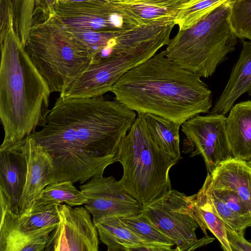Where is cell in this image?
Wrapping results in <instances>:
<instances>
[{"label":"cell","instance_id":"cell-17","mask_svg":"<svg viewBox=\"0 0 251 251\" xmlns=\"http://www.w3.org/2000/svg\"><path fill=\"white\" fill-rule=\"evenodd\" d=\"M242 49L229 77L211 113L226 115L242 95H251V41L242 40Z\"/></svg>","mask_w":251,"mask_h":251},{"label":"cell","instance_id":"cell-1","mask_svg":"<svg viewBox=\"0 0 251 251\" xmlns=\"http://www.w3.org/2000/svg\"><path fill=\"white\" fill-rule=\"evenodd\" d=\"M115 99L137 113L182 125L212 107V92L201 77L168 57L164 50L124 74L112 86Z\"/></svg>","mask_w":251,"mask_h":251},{"label":"cell","instance_id":"cell-13","mask_svg":"<svg viewBox=\"0 0 251 251\" xmlns=\"http://www.w3.org/2000/svg\"><path fill=\"white\" fill-rule=\"evenodd\" d=\"M27 164L25 183L19 206V214L27 210L44 189L50 183L53 171L49 153L28 136L22 141Z\"/></svg>","mask_w":251,"mask_h":251},{"label":"cell","instance_id":"cell-8","mask_svg":"<svg viewBox=\"0 0 251 251\" xmlns=\"http://www.w3.org/2000/svg\"><path fill=\"white\" fill-rule=\"evenodd\" d=\"M226 117L219 113L197 115L183 123V151L190 157L201 155L208 173L233 157L227 138Z\"/></svg>","mask_w":251,"mask_h":251},{"label":"cell","instance_id":"cell-28","mask_svg":"<svg viewBox=\"0 0 251 251\" xmlns=\"http://www.w3.org/2000/svg\"><path fill=\"white\" fill-rule=\"evenodd\" d=\"M233 0H192L179 12L176 21L179 30L188 29L221 5Z\"/></svg>","mask_w":251,"mask_h":251},{"label":"cell","instance_id":"cell-16","mask_svg":"<svg viewBox=\"0 0 251 251\" xmlns=\"http://www.w3.org/2000/svg\"><path fill=\"white\" fill-rule=\"evenodd\" d=\"M211 175L208 173L199 192L188 196L189 211L205 235H207V229L210 230L219 240L224 251H231L226 225L219 215L211 199Z\"/></svg>","mask_w":251,"mask_h":251},{"label":"cell","instance_id":"cell-25","mask_svg":"<svg viewBox=\"0 0 251 251\" xmlns=\"http://www.w3.org/2000/svg\"><path fill=\"white\" fill-rule=\"evenodd\" d=\"M149 130L159 146L173 158L179 161V128L181 125L159 116L145 114Z\"/></svg>","mask_w":251,"mask_h":251},{"label":"cell","instance_id":"cell-19","mask_svg":"<svg viewBox=\"0 0 251 251\" xmlns=\"http://www.w3.org/2000/svg\"><path fill=\"white\" fill-rule=\"evenodd\" d=\"M210 174L213 189L234 192L251 211V165L248 161L231 157Z\"/></svg>","mask_w":251,"mask_h":251},{"label":"cell","instance_id":"cell-32","mask_svg":"<svg viewBox=\"0 0 251 251\" xmlns=\"http://www.w3.org/2000/svg\"><path fill=\"white\" fill-rule=\"evenodd\" d=\"M0 222H1L6 213L9 211H11L10 199L2 188L0 187Z\"/></svg>","mask_w":251,"mask_h":251},{"label":"cell","instance_id":"cell-29","mask_svg":"<svg viewBox=\"0 0 251 251\" xmlns=\"http://www.w3.org/2000/svg\"><path fill=\"white\" fill-rule=\"evenodd\" d=\"M229 22L237 38L251 41V0H236L232 2Z\"/></svg>","mask_w":251,"mask_h":251},{"label":"cell","instance_id":"cell-15","mask_svg":"<svg viewBox=\"0 0 251 251\" xmlns=\"http://www.w3.org/2000/svg\"><path fill=\"white\" fill-rule=\"evenodd\" d=\"M27 164L22 141L0 150V187L9 196L11 211L19 214V206L25 183Z\"/></svg>","mask_w":251,"mask_h":251},{"label":"cell","instance_id":"cell-5","mask_svg":"<svg viewBox=\"0 0 251 251\" xmlns=\"http://www.w3.org/2000/svg\"><path fill=\"white\" fill-rule=\"evenodd\" d=\"M23 46L51 93L64 92L92 62L87 48L56 13L32 25Z\"/></svg>","mask_w":251,"mask_h":251},{"label":"cell","instance_id":"cell-11","mask_svg":"<svg viewBox=\"0 0 251 251\" xmlns=\"http://www.w3.org/2000/svg\"><path fill=\"white\" fill-rule=\"evenodd\" d=\"M151 57L142 55L109 59L91 64L60 96L65 98H90L110 91L117 81L130 69Z\"/></svg>","mask_w":251,"mask_h":251},{"label":"cell","instance_id":"cell-7","mask_svg":"<svg viewBox=\"0 0 251 251\" xmlns=\"http://www.w3.org/2000/svg\"><path fill=\"white\" fill-rule=\"evenodd\" d=\"M143 211L175 242V251H193L214 240L207 235L197 238L196 230L199 226L190 213L188 196L183 193L171 189L161 197L144 205Z\"/></svg>","mask_w":251,"mask_h":251},{"label":"cell","instance_id":"cell-9","mask_svg":"<svg viewBox=\"0 0 251 251\" xmlns=\"http://www.w3.org/2000/svg\"><path fill=\"white\" fill-rule=\"evenodd\" d=\"M59 221L49 237L45 251H98V232L83 207L57 205Z\"/></svg>","mask_w":251,"mask_h":251},{"label":"cell","instance_id":"cell-18","mask_svg":"<svg viewBox=\"0 0 251 251\" xmlns=\"http://www.w3.org/2000/svg\"><path fill=\"white\" fill-rule=\"evenodd\" d=\"M0 224V251H45L50 235L57 225L26 231L18 227L15 213L10 210Z\"/></svg>","mask_w":251,"mask_h":251},{"label":"cell","instance_id":"cell-12","mask_svg":"<svg viewBox=\"0 0 251 251\" xmlns=\"http://www.w3.org/2000/svg\"><path fill=\"white\" fill-rule=\"evenodd\" d=\"M56 14L68 27L100 31H118L129 26L111 2H65L58 1Z\"/></svg>","mask_w":251,"mask_h":251},{"label":"cell","instance_id":"cell-21","mask_svg":"<svg viewBox=\"0 0 251 251\" xmlns=\"http://www.w3.org/2000/svg\"><path fill=\"white\" fill-rule=\"evenodd\" d=\"M94 224L100 240L107 247V251H143L146 246L118 216L104 217Z\"/></svg>","mask_w":251,"mask_h":251},{"label":"cell","instance_id":"cell-30","mask_svg":"<svg viewBox=\"0 0 251 251\" xmlns=\"http://www.w3.org/2000/svg\"><path fill=\"white\" fill-rule=\"evenodd\" d=\"M13 0H0V40L13 26Z\"/></svg>","mask_w":251,"mask_h":251},{"label":"cell","instance_id":"cell-35","mask_svg":"<svg viewBox=\"0 0 251 251\" xmlns=\"http://www.w3.org/2000/svg\"><path fill=\"white\" fill-rule=\"evenodd\" d=\"M233 0L234 1H235V0Z\"/></svg>","mask_w":251,"mask_h":251},{"label":"cell","instance_id":"cell-4","mask_svg":"<svg viewBox=\"0 0 251 251\" xmlns=\"http://www.w3.org/2000/svg\"><path fill=\"white\" fill-rule=\"evenodd\" d=\"M115 158L123 169L119 180L122 186L143 205L171 189L169 173L178 161L156 143L147 126L144 113H137L121 139Z\"/></svg>","mask_w":251,"mask_h":251},{"label":"cell","instance_id":"cell-2","mask_svg":"<svg viewBox=\"0 0 251 251\" xmlns=\"http://www.w3.org/2000/svg\"><path fill=\"white\" fill-rule=\"evenodd\" d=\"M137 115L124 104L102 96L59 97L42 128L29 136L36 142L66 144L100 157H115Z\"/></svg>","mask_w":251,"mask_h":251},{"label":"cell","instance_id":"cell-22","mask_svg":"<svg viewBox=\"0 0 251 251\" xmlns=\"http://www.w3.org/2000/svg\"><path fill=\"white\" fill-rule=\"evenodd\" d=\"M59 0H13L14 31L24 45L32 25L54 15Z\"/></svg>","mask_w":251,"mask_h":251},{"label":"cell","instance_id":"cell-14","mask_svg":"<svg viewBox=\"0 0 251 251\" xmlns=\"http://www.w3.org/2000/svg\"><path fill=\"white\" fill-rule=\"evenodd\" d=\"M192 0H113L129 25L156 21L176 22Z\"/></svg>","mask_w":251,"mask_h":251},{"label":"cell","instance_id":"cell-23","mask_svg":"<svg viewBox=\"0 0 251 251\" xmlns=\"http://www.w3.org/2000/svg\"><path fill=\"white\" fill-rule=\"evenodd\" d=\"M211 197L216 210L226 226L239 232L251 226V211L234 192L211 189Z\"/></svg>","mask_w":251,"mask_h":251},{"label":"cell","instance_id":"cell-6","mask_svg":"<svg viewBox=\"0 0 251 251\" xmlns=\"http://www.w3.org/2000/svg\"><path fill=\"white\" fill-rule=\"evenodd\" d=\"M231 3L221 5L191 27L179 30L164 50L166 56L201 77L212 75L237 43L229 22Z\"/></svg>","mask_w":251,"mask_h":251},{"label":"cell","instance_id":"cell-20","mask_svg":"<svg viewBox=\"0 0 251 251\" xmlns=\"http://www.w3.org/2000/svg\"><path fill=\"white\" fill-rule=\"evenodd\" d=\"M229 112L226 124L232 156L248 161L251 158V100L233 105Z\"/></svg>","mask_w":251,"mask_h":251},{"label":"cell","instance_id":"cell-27","mask_svg":"<svg viewBox=\"0 0 251 251\" xmlns=\"http://www.w3.org/2000/svg\"><path fill=\"white\" fill-rule=\"evenodd\" d=\"M70 181L55 182L48 185L35 200L50 203L65 204L74 207L84 204L87 199Z\"/></svg>","mask_w":251,"mask_h":251},{"label":"cell","instance_id":"cell-33","mask_svg":"<svg viewBox=\"0 0 251 251\" xmlns=\"http://www.w3.org/2000/svg\"><path fill=\"white\" fill-rule=\"evenodd\" d=\"M248 162L251 165V158L248 161Z\"/></svg>","mask_w":251,"mask_h":251},{"label":"cell","instance_id":"cell-26","mask_svg":"<svg viewBox=\"0 0 251 251\" xmlns=\"http://www.w3.org/2000/svg\"><path fill=\"white\" fill-rule=\"evenodd\" d=\"M57 205L35 200L25 212L19 215L15 214L16 224L19 228L26 231L57 225L59 221Z\"/></svg>","mask_w":251,"mask_h":251},{"label":"cell","instance_id":"cell-10","mask_svg":"<svg viewBox=\"0 0 251 251\" xmlns=\"http://www.w3.org/2000/svg\"><path fill=\"white\" fill-rule=\"evenodd\" d=\"M87 199L84 204L94 223L109 216H129L143 211L144 205L113 176H95L79 186Z\"/></svg>","mask_w":251,"mask_h":251},{"label":"cell","instance_id":"cell-24","mask_svg":"<svg viewBox=\"0 0 251 251\" xmlns=\"http://www.w3.org/2000/svg\"><path fill=\"white\" fill-rule=\"evenodd\" d=\"M123 223L135 233L146 246L143 251H175V242L163 233L143 212L119 217Z\"/></svg>","mask_w":251,"mask_h":251},{"label":"cell","instance_id":"cell-34","mask_svg":"<svg viewBox=\"0 0 251 251\" xmlns=\"http://www.w3.org/2000/svg\"><path fill=\"white\" fill-rule=\"evenodd\" d=\"M109 0V1H110L111 2L113 0Z\"/></svg>","mask_w":251,"mask_h":251},{"label":"cell","instance_id":"cell-3","mask_svg":"<svg viewBox=\"0 0 251 251\" xmlns=\"http://www.w3.org/2000/svg\"><path fill=\"white\" fill-rule=\"evenodd\" d=\"M0 150L16 145L42 126L50 110V90L29 58L14 27L0 40Z\"/></svg>","mask_w":251,"mask_h":251},{"label":"cell","instance_id":"cell-31","mask_svg":"<svg viewBox=\"0 0 251 251\" xmlns=\"http://www.w3.org/2000/svg\"><path fill=\"white\" fill-rule=\"evenodd\" d=\"M227 240L231 251H251V242L244 237V232L237 231L227 226Z\"/></svg>","mask_w":251,"mask_h":251}]
</instances>
